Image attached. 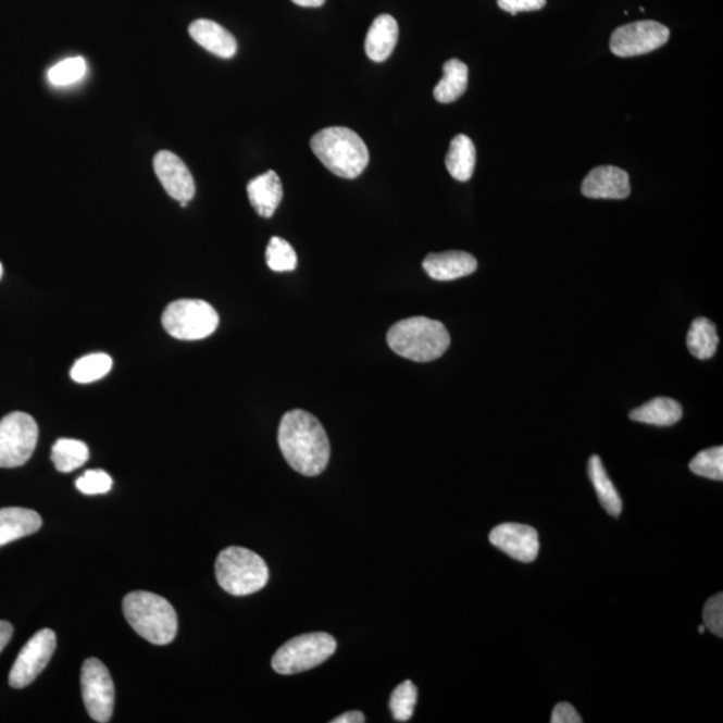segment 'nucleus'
<instances>
[{"mask_svg": "<svg viewBox=\"0 0 723 723\" xmlns=\"http://www.w3.org/2000/svg\"><path fill=\"white\" fill-rule=\"evenodd\" d=\"M277 441L294 471L314 477L326 470L329 461V441L320 421L304 410H292L283 415Z\"/></svg>", "mask_w": 723, "mask_h": 723, "instance_id": "nucleus-1", "label": "nucleus"}, {"mask_svg": "<svg viewBox=\"0 0 723 723\" xmlns=\"http://www.w3.org/2000/svg\"><path fill=\"white\" fill-rule=\"evenodd\" d=\"M311 149L335 176L357 178L366 170L369 149L354 130L344 126L327 127L311 138Z\"/></svg>", "mask_w": 723, "mask_h": 723, "instance_id": "nucleus-2", "label": "nucleus"}, {"mask_svg": "<svg viewBox=\"0 0 723 723\" xmlns=\"http://www.w3.org/2000/svg\"><path fill=\"white\" fill-rule=\"evenodd\" d=\"M387 344L407 360L432 362L449 349L450 335L441 322L414 316L396 323L387 333Z\"/></svg>", "mask_w": 723, "mask_h": 723, "instance_id": "nucleus-3", "label": "nucleus"}, {"mask_svg": "<svg viewBox=\"0 0 723 723\" xmlns=\"http://www.w3.org/2000/svg\"><path fill=\"white\" fill-rule=\"evenodd\" d=\"M123 609L130 627L150 644L164 646L175 639L178 628L176 611L160 595L130 593L123 601Z\"/></svg>", "mask_w": 723, "mask_h": 723, "instance_id": "nucleus-4", "label": "nucleus"}, {"mask_svg": "<svg viewBox=\"0 0 723 723\" xmlns=\"http://www.w3.org/2000/svg\"><path fill=\"white\" fill-rule=\"evenodd\" d=\"M220 587L234 597H247L267 586L270 572L258 553L242 547H228L216 560Z\"/></svg>", "mask_w": 723, "mask_h": 723, "instance_id": "nucleus-5", "label": "nucleus"}, {"mask_svg": "<svg viewBox=\"0 0 723 723\" xmlns=\"http://www.w3.org/2000/svg\"><path fill=\"white\" fill-rule=\"evenodd\" d=\"M335 650L337 641L327 633L299 635L275 652L272 669L282 675L303 673L326 662Z\"/></svg>", "mask_w": 723, "mask_h": 723, "instance_id": "nucleus-6", "label": "nucleus"}, {"mask_svg": "<svg viewBox=\"0 0 723 723\" xmlns=\"http://www.w3.org/2000/svg\"><path fill=\"white\" fill-rule=\"evenodd\" d=\"M161 321L171 337L180 340H200L216 332L219 314L204 300L182 299L167 306Z\"/></svg>", "mask_w": 723, "mask_h": 723, "instance_id": "nucleus-7", "label": "nucleus"}, {"mask_svg": "<svg viewBox=\"0 0 723 723\" xmlns=\"http://www.w3.org/2000/svg\"><path fill=\"white\" fill-rule=\"evenodd\" d=\"M39 429L30 414L14 412L0 420V468H18L32 459Z\"/></svg>", "mask_w": 723, "mask_h": 723, "instance_id": "nucleus-8", "label": "nucleus"}, {"mask_svg": "<svg viewBox=\"0 0 723 723\" xmlns=\"http://www.w3.org/2000/svg\"><path fill=\"white\" fill-rule=\"evenodd\" d=\"M83 697L92 720L107 723L114 710V684L105 664L96 658L85 661L80 673Z\"/></svg>", "mask_w": 723, "mask_h": 723, "instance_id": "nucleus-9", "label": "nucleus"}, {"mask_svg": "<svg viewBox=\"0 0 723 723\" xmlns=\"http://www.w3.org/2000/svg\"><path fill=\"white\" fill-rule=\"evenodd\" d=\"M670 38L669 27L656 21H640L618 27L612 33L610 48L618 57L649 54L662 48Z\"/></svg>", "mask_w": 723, "mask_h": 723, "instance_id": "nucleus-10", "label": "nucleus"}, {"mask_svg": "<svg viewBox=\"0 0 723 723\" xmlns=\"http://www.w3.org/2000/svg\"><path fill=\"white\" fill-rule=\"evenodd\" d=\"M57 636L53 629H40L20 652L18 658L10 671V686L23 688L37 680V676L48 666L55 651Z\"/></svg>", "mask_w": 723, "mask_h": 723, "instance_id": "nucleus-11", "label": "nucleus"}, {"mask_svg": "<svg viewBox=\"0 0 723 723\" xmlns=\"http://www.w3.org/2000/svg\"><path fill=\"white\" fill-rule=\"evenodd\" d=\"M489 541L514 560L532 563L539 554L537 531L529 525L506 523L490 532Z\"/></svg>", "mask_w": 723, "mask_h": 723, "instance_id": "nucleus-12", "label": "nucleus"}, {"mask_svg": "<svg viewBox=\"0 0 723 723\" xmlns=\"http://www.w3.org/2000/svg\"><path fill=\"white\" fill-rule=\"evenodd\" d=\"M153 165L155 175L172 199L187 204L194 199L196 184L192 173L178 155L161 150L154 155Z\"/></svg>", "mask_w": 723, "mask_h": 723, "instance_id": "nucleus-13", "label": "nucleus"}, {"mask_svg": "<svg viewBox=\"0 0 723 723\" xmlns=\"http://www.w3.org/2000/svg\"><path fill=\"white\" fill-rule=\"evenodd\" d=\"M582 194L588 199H626L632 194L628 173L618 166L595 167L584 178Z\"/></svg>", "mask_w": 723, "mask_h": 723, "instance_id": "nucleus-14", "label": "nucleus"}, {"mask_svg": "<svg viewBox=\"0 0 723 723\" xmlns=\"http://www.w3.org/2000/svg\"><path fill=\"white\" fill-rule=\"evenodd\" d=\"M422 267L432 279L449 282L472 275L477 270V260L471 253L462 251L431 253L422 263Z\"/></svg>", "mask_w": 723, "mask_h": 723, "instance_id": "nucleus-15", "label": "nucleus"}, {"mask_svg": "<svg viewBox=\"0 0 723 723\" xmlns=\"http://www.w3.org/2000/svg\"><path fill=\"white\" fill-rule=\"evenodd\" d=\"M189 34L196 43H199L201 48L210 51L213 55L228 60V58L236 54V39L233 34L225 30L216 22L211 20L195 21L190 23Z\"/></svg>", "mask_w": 723, "mask_h": 723, "instance_id": "nucleus-16", "label": "nucleus"}, {"mask_svg": "<svg viewBox=\"0 0 723 723\" xmlns=\"http://www.w3.org/2000/svg\"><path fill=\"white\" fill-rule=\"evenodd\" d=\"M247 192L258 215L270 219L274 216L283 199L281 177L274 171L265 172L248 183Z\"/></svg>", "mask_w": 723, "mask_h": 723, "instance_id": "nucleus-17", "label": "nucleus"}, {"mask_svg": "<svg viewBox=\"0 0 723 723\" xmlns=\"http://www.w3.org/2000/svg\"><path fill=\"white\" fill-rule=\"evenodd\" d=\"M398 36V23L391 15L377 16L370 26L366 42H364V50L370 60L385 62L395 51Z\"/></svg>", "mask_w": 723, "mask_h": 723, "instance_id": "nucleus-18", "label": "nucleus"}, {"mask_svg": "<svg viewBox=\"0 0 723 723\" xmlns=\"http://www.w3.org/2000/svg\"><path fill=\"white\" fill-rule=\"evenodd\" d=\"M42 519L32 509L11 507L0 509V547L36 534Z\"/></svg>", "mask_w": 723, "mask_h": 723, "instance_id": "nucleus-19", "label": "nucleus"}, {"mask_svg": "<svg viewBox=\"0 0 723 723\" xmlns=\"http://www.w3.org/2000/svg\"><path fill=\"white\" fill-rule=\"evenodd\" d=\"M684 410L675 399L658 397L629 413V419L653 426H673L682 419Z\"/></svg>", "mask_w": 723, "mask_h": 723, "instance_id": "nucleus-20", "label": "nucleus"}, {"mask_svg": "<svg viewBox=\"0 0 723 723\" xmlns=\"http://www.w3.org/2000/svg\"><path fill=\"white\" fill-rule=\"evenodd\" d=\"M445 164L456 180H471L476 166V148L470 137L459 135L453 138Z\"/></svg>", "mask_w": 723, "mask_h": 723, "instance_id": "nucleus-21", "label": "nucleus"}, {"mask_svg": "<svg viewBox=\"0 0 723 723\" xmlns=\"http://www.w3.org/2000/svg\"><path fill=\"white\" fill-rule=\"evenodd\" d=\"M470 68L460 60H449L444 63V77L434 88V98L441 103L459 100L468 89Z\"/></svg>", "mask_w": 723, "mask_h": 723, "instance_id": "nucleus-22", "label": "nucleus"}, {"mask_svg": "<svg viewBox=\"0 0 723 723\" xmlns=\"http://www.w3.org/2000/svg\"><path fill=\"white\" fill-rule=\"evenodd\" d=\"M588 476L591 478L595 490H597L601 507H603L607 513L611 514V516L618 518L623 509L621 495H619L615 485L612 484L599 456H593L591 459H589Z\"/></svg>", "mask_w": 723, "mask_h": 723, "instance_id": "nucleus-23", "label": "nucleus"}, {"mask_svg": "<svg viewBox=\"0 0 723 723\" xmlns=\"http://www.w3.org/2000/svg\"><path fill=\"white\" fill-rule=\"evenodd\" d=\"M720 338L713 322L706 317H697L687 334V347L698 360L706 361L714 357L719 349Z\"/></svg>", "mask_w": 723, "mask_h": 723, "instance_id": "nucleus-24", "label": "nucleus"}, {"mask_svg": "<svg viewBox=\"0 0 723 723\" xmlns=\"http://www.w3.org/2000/svg\"><path fill=\"white\" fill-rule=\"evenodd\" d=\"M89 448L78 439L61 438L51 450V461L57 471L71 473L84 466L89 460Z\"/></svg>", "mask_w": 723, "mask_h": 723, "instance_id": "nucleus-25", "label": "nucleus"}, {"mask_svg": "<svg viewBox=\"0 0 723 723\" xmlns=\"http://www.w3.org/2000/svg\"><path fill=\"white\" fill-rule=\"evenodd\" d=\"M113 367V360L103 352L86 356L75 362L71 375L77 384H91L107 377Z\"/></svg>", "mask_w": 723, "mask_h": 723, "instance_id": "nucleus-26", "label": "nucleus"}, {"mask_svg": "<svg viewBox=\"0 0 723 723\" xmlns=\"http://www.w3.org/2000/svg\"><path fill=\"white\" fill-rule=\"evenodd\" d=\"M265 260L272 271L288 272L297 269L298 257L291 245L282 237H272L265 251Z\"/></svg>", "mask_w": 723, "mask_h": 723, "instance_id": "nucleus-27", "label": "nucleus"}, {"mask_svg": "<svg viewBox=\"0 0 723 723\" xmlns=\"http://www.w3.org/2000/svg\"><path fill=\"white\" fill-rule=\"evenodd\" d=\"M690 471L714 482L723 479V448L715 447L702 450L690 462Z\"/></svg>", "mask_w": 723, "mask_h": 723, "instance_id": "nucleus-28", "label": "nucleus"}, {"mask_svg": "<svg viewBox=\"0 0 723 723\" xmlns=\"http://www.w3.org/2000/svg\"><path fill=\"white\" fill-rule=\"evenodd\" d=\"M416 687L412 681H404L391 694L390 710L398 722H408L414 714Z\"/></svg>", "mask_w": 723, "mask_h": 723, "instance_id": "nucleus-29", "label": "nucleus"}, {"mask_svg": "<svg viewBox=\"0 0 723 723\" xmlns=\"http://www.w3.org/2000/svg\"><path fill=\"white\" fill-rule=\"evenodd\" d=\"M86 74V62L84 58L74 57L57 63L48 73L51 85L68 86L84 78Z\"/></svg>", "mask_w": 723, "mask_h": 723, "instance_id": "nucleus-30", "label": "nucleus"}, {"mask_svg": "<svg viewBox=\"0 0 723 723\" xmlns=\"http://www.w3.org/2000/svg\"><path fill=\"white\" fill-rule=\"evenodd\" d=\"M75 487L84 495H103L112 489L113 479L105 471H88L77 479Z\"/></svg>", "mask_w": 723, "mask_h": 723, "instance_id": "nucleus-31", "label": "nucleus"}, {"mask_svg": "<svg viewBox=\"0 0 723 723\" xmlns=\"http://www.w3.org/2000/svg\"><path fill=\"white\" fill-rule=\"evenodd\" d=\"M703 624L716 636H723V595L719 594L715 597L706 601L703 609Z\"/></svg>", "mask_w": 723, "mask_h": 723, "instance_id": "nucleus-32", "label": "nucleus"}, {"mask_svg": "<svg viewBox=\"0 0 723 723\" xmlns=\"http://www.w3.org/2000/svg\"><path fill=\"white\" fill-rule=\"evenodd\" d=\"M501 10L512 15L523 13V11H537L546 8L547 0H497Z\"/></svg>", "mask_w": 723, "mask_h": 723, "instance_id": "nucleus-33", "label": "nucleus"}, {"mask_svg": "<svg viewBox=\"0 0 723 723\" xmlns=\"http://www.w3.org/2000/svg\"><path fill=\"white\" fill-rule=\"evenodd\" d=\"M552 723H582L583 720L578 715L574 706L570 703H559L554 706L552 713Z\"/></svg>", "mask_w": 723, "mask_h": 723, "instance_id": "nucleus-34", "label": "nucleus"}, {"mask_svg": "<svg viewBox=\"0 0 723 723\" xmlns=\"http://www.w3.org/2000/svg\"><path fill=\"white\" fill-rule=\"evenodd\" d=\"M13 626L9 622L0 621V652L9 645V641L13 638Z\"/></svg>", "mask_w": 723, "mask_h": 723, "instance_id": "nucleus-35", "label": "nucleus"}, {"mask_svg": "<svg viewBox=\"0 0 723 723\" xmlns=\"http://www.w3.org/2000/svg\"><path fill=\"white\" fill-rule=\"evenodd\" d=\"M332 722L333 723H363L364 722V715L361 713V711H349V713H345L342 715H339L338 719H335Z\"/></svg>", "mask_w": 723, "mask_h": 723, "instance_id": "nucleus-36", "label": "nucleus"}, {"mask_svg": "<svg viewBox=\"0 0 723 723\" xmlns=\"http://www.w3.org/2000/svg\"><path fill=\"white\" fill-rule=\"evenodd\" d=\"M292 2L300 5V8H321L326 0H292Z\"/></svg>", "mask_w": 723, "mask_h": 723, "instance_id": "nucleus-37", "label": "nucleus"}, {"mask_svg": "<svg viewBox=\"0 0 723 723\" xmlns=\"http://www.w3.org/2000/svg\"><path fill=\"white\" fill-rule=\"evenodd\" d=\"M705 629H706L705 624H702V626H699V627H698V632H699V634H703V633H705Z\"/></svg>", "mask_w": 723, "mask_h": 723, "instance_id": "nucleus-38", "label": "nucleus"}, {"mask_svg": "<svg viewBox=\"0 0 723 723\" xmlns=\"http://www.w3.org/2000/svg\"><path fill=\"white\" fill-rule=\"evenodd\" d=\"M3 276V265L0 263V279H2Z\"/></svg>", "mask_w": 723, "mask_h": 723, "instance_id": "nucleus-39", "label": "nucleus"}]
</instances>
